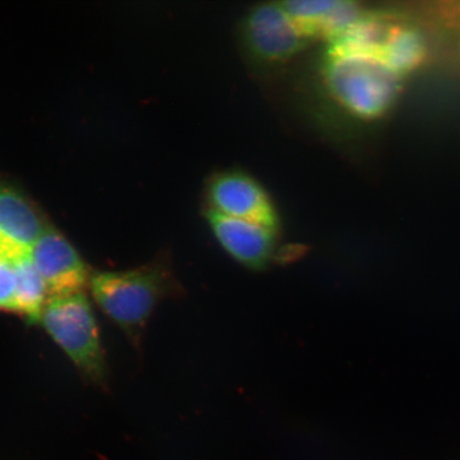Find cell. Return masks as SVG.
Returning a JSON list of instances; mask_svg holds the SVG:
<instances>
[{"mask_svg":"<svg viewBox=\"0 0 460 460\" xmlns=\"http://www.w3.org/2000/svg\"><path fill=\"white\" fill-rule=\"evenodd\" d=\"M97 306L136 345L161 301L182 291L171 262L164 257L128 271L92 272L89 288Z\"/></svg>","mask_w":460,"mask_h":460,"instance_id":"1","label":"cell"},{"mask_svg":"<svg viewBox=\"0 0 460 460\" xmlns=\"http://www.w3.org/2000/svg\"><path fill=\"white\" fill-rule=\"evenodd\" d=\"M324 80L344 111L361 119L386 114L401 92L402 79L383 58L327 49Z\"/></svg>","mask_w":460,"mask_h":460,"instance_id":"2","label":"cell"},{"mask_svg":"<svg viewBox=\"0 0 460 460\" xmlns=\"http://www.w3.org/2000/svg\"><path fill=\"white\" fill-rule=\"evenodd\" d=\"M40 323L86 378L97 384L105 381V350L93 308L84 292L49 297Z\"/></svg>","mask_w":460,"mask_h":460,"instance_id":"3","label":"cell"},{"mask_svg":"<svg viewBox=\"0 0 460 460\" xmlns=\"http://www.w3.org/2000/svg\"><path fill=\"white\" fill-rule=\"evenodd\" d=\"M243 37L250 55L266 65L289 61L309 42L281 3L252 9L243 22Z\"/></svg>","mask_w":460,"mask_h":460,"instance_id":"4","label":"cell"},{"mask_svg":"<svg viewBox=\"0 0 460 460\" xmlns=\"http://www.w3.org/2000/svg\"><path fill=\"white\" fill-rule=\"evenodd\" d=\"M207 200L209 209L217 214L279 230V218L272 200L254 178L243 172L217 174L207 188Z\"/></svg>","mask_w":460,"mask_h":460,"instance_id":"5","label":"cell"},{"mask_svg":"<svg viewBox=\"0 0 460 460\" xmlns=\"http://www.w3.org/2000/svg\"><path fill=\"white\" fill-rule=\"evenodd\" d=\"M31 261L48 288L49 297L84 292L92 271L65 235L49 226L31 252Z\"/></svg>","mask_w":460,"mask_h":460,"instance_id":"6","label":"cell"},{"mask_svg":"<svg viewBox=\"0 0 460 460\" xmlns=\"http://www.w3.org/2000/svg\"><path fill=\"white\" fill-rule=\"evenodd\" d=\"M206 218L217 243L244 267L261 271L278 258L279 230L210 209L206 211Z\"/></svg>","mask_w":460,"mask_h":460,"instance_id":"7","label":"cell"},{"mask_svg":"<svg viewBox=\"0 0 460 460\" xmlns=\"http://www.w3.org/2000/svg\"><path fill=\"white\" fill-rule=\"evenodd\" d=\"M49 224L15 190L0 186V254L8 259L31 255Z\"/></svg>","mask_w":460,"mask_h":460,"instance_id":"8","label":"cell"},{"mask_svg":"<svg viewBox=\"0 0 460 460\" xmlns=\"http://www.w3.org/2000/svg\"><path fill=\"white\" fill-rule=\"evenodd\" d=\"M304 36L332 40L365 13L358 4L335 0H293L281 3Z\"/></svg>","mask_w":460,"mask_h":460,"instance_id":"9","label":"cell"},{"mask_svg":"<svg viewBox=\"0 0 460 460\" xmlns=\"http://www.w3.org/2000/svg\"><path fill=\"white\" fill-rule=\"evenodd\" d=\"M427 55L423 34L416 27L394 21L381 51L383 59L402 77H406L423 65Z\"/></svg>","mask_w":460,"mask_h":460,"instance_id":"10","label":"cell"},{"mask_svg":"<svg viewBox=\"0 0 460 460\" xmlns=\"http://www.w3.org/2000/svg\"><path fill=\"white\" fill-rule=\"evenodd\" d=\"M15 275V314L25 316L29 323L38 324L49 295L31 255L9 259Z\"/></svg>","mask_w":460,"mask_h":460,"instance_id":"11","label":"cell"},{"mask_svg":"<svg viewBox=\"0 0 460 460\" xmlns=\"http://www.w3.org/2000/svg\"><path fill=\"white\" fill-rule=\"evenodd\" d=\"M15 275L8 258L0 259V312L15 313Z\"/></svg>","mask_w":460,"mask_h":460,"instance_id":"12","label":"cell"},{"mask_svg":"<svg viewBox=\"0 0 460 460\" xmlns=\"http://www.w3.org/2000/svg\"><path fill=\"white\" fill-rule=\"evenodd\" d=\"M437 16L446 24L460 28V3L440 4L436 10Z\"/></svg>","mask_w":460,"mask_h":460,"instance_id":"13","label":"cell"},{"mask_svg":"<svg viewBox=\"0 0 460 460\" xmlns=\"http://www.w3.org/2000/svg\"><path fill=\"white\" fill-rule=\"evenodd\" d=\"M4 256L2 254H0V259H2Z\"/></svg>","mask_w":460,"mask_h":460,"instance_id":"14","label":"cell"}]
</instances>
